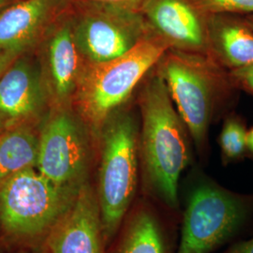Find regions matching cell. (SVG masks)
Listing matches in <instances>:
<instances>
[{"instance_id": "1", "label": "cell", "mask_w": 253, "mask_h": 253, "mask_svg": "<svg viewBox=\"0 0 253 253\" xmlns=\"http://www.w3.org/2000/svg\"><path fill=\"white\" fill-rule=\"evenodd\" d=\"M140 105L143 191L156 205L175 212L179 208V179L191 155L189 130L173 106L162 73L145 84Z\"/></svg>"}, {"instance_id": "2", "label": "cell", "mask_w": 253, "mask_h": 253, "mask_svg": "<svg viewBox=\"0 0 253 253\" xmlns=\"http://www.w3.org/2000/svg\"><path fill=\"white\" fill-rule=\"evenodd\" d=\"M140 134L134 118L109 120L101 136L99 199L105 245L118 235L136 201L139 184Z\"/></svg>"}, {"instance_id": "3", "label": "cell", "mask_w": 253, "mask_h": 253, "mask_svg": "<svg viewBox=\"0 0 253 253\" xmlns=\"http://www.w3.org/2000/svg\"><path fill=\"white\" fill-rule=\"evenodd\" d=\"M253 215V195L235 193L213 181H199L187 194L176 253H212Z\"/></svg>"}, {"instance_id": "4", "label": "cell", "mask_w": 253, "mask_h": 253, "mask_svg": "<svg viewBox=\"0 0 253 253\" xmlns=\"http://www.w3.org/2000/svg\"><path fill=\"white\" fill-rule=\"evenodd\" d=\"M168 42L144 38L126 54L93 64L78 82V104L94 127L106 122L111 113L130 96L148 71L167 50Z\"/></svg>"}, {"instance_id": "5", "label": "cell", "mask_w": 253, "mask_h": 253, "mask_svg": "<svg viewBox=\"0 0 253 253\" xmlns=\"http://www.w3.org/2000/svg\"><path fill=\"white\" fill-rule=\"evenodd\" d=\"M81 188L57 186L35 168L24 170L0 187V224L17 238L47 235Z\"/></svg>"}, {"instance_id": "6", "label": "cell", "mask_w": 253, "mask_h": 253, "mask_svg": "<svg viewBox=\"0 0 253 253\" xmlns=\"http://www.w3.org/2000/svg\"><path fill=\"white\" fill-rule=\"evenodd\" d=\"M73 25L81 54L93 64L126 54L144 39L142 18L125 5L95 2Z\"/></svg>"}, {"instance_id": "7", "label": "cell", "mask_w": 253, "mask_h": 253, "mask_svg": "<svg viewBox=\"0 0 253 253\" xmlns=\"http://www.w3.org/2000/svg\"><path fill=\"white\" fill-rule=\"evenodd\" d=\"M161 73L190 137L199 150L204 149L213 108V78L203 64L178 53L167 55Z\"/></svg>"}, {"instance_id": "8", "label": "cell", "mask_w": 253, "mask_h": 253, "mask_svg": "<svg viewBox=\"0 0 253 253\" xmlns=\"http://www.w3.org/2000/svg\"><path fill=\"white\" fill-rule=\"evenodd\" d=\"M90 149L86 135L67 113L50 119L40 135L37 169L55 185L81 188L87 181Z\"/></svg>"}, {"instance_id": "9", "label": "cell", "mask_w": 253, "mask_h": 253, "mask_svg": "<svg viewBox=\"0 0 253 253\" xmlns=\"http://www.w3.org/2000/svg\"><path fill=\"white\" fill-rule=\"evenodd\" d=\"M46 238L51 253H104L99 199L88 182L83 185L73 206Z\"/></svg>"}, {"instance_id": "10", "label": "cell", "mask_w": 253, "mask_h": 253, "mask_svg": "<svg viewBox=\"0 0 253 253\" xmlns=\"http://www.w3.org/2000/svg\"><path fill=\"white\" fill-rule=\"evenodd\" d=\"M64 0H16L0 12V49L22 52L62 9Z\"/></svg>"}, {"instance_id": "11", "label": "cell", "mask_w": 253, "mask_h": 253, "mask_svg": "<svg viewBox=\"0 0 253 253\" xmlns=\"http://www.w3.org/2000/svg\"><path fill=\"white\" fill-rule=\"evenodd\" d=\"M119 231L116 253H169L158 205L145 196L136 199Z\"/></svg>"}, {"instance_id": "12", "label": "cell", "mask_w": 253, "mask_h": 253, "mask_svg": "<svg viewBox=\"0 0 253 253\" xmlns=\"http://www.w3.org/2000/svg\"><path fill=\"white\" fill-rule=\"evenodd\" d=\"M144 9L168 43L186 49H197L205 44L201 21L186 0H147Z\"/></svg>"}, {"instance_id": "13", "label": "cell", "mask_w": 253, "mask_h": 253, "mask_svg": "<svg viewBox=\"0 0 253 253\" xmlns=\"http://www.w3.org/2000/svg\"><path fill=\"white\" fill-rule=\"evenodd\" d=\"M42 102L36 69L26 61H15L0 78V110L9 119H22L35 114Z\"/></svg>"}, {"instance_id": "14", "label": "cell", "mask_w": 253, "mask_h": 253, "mask_svg": "<svg viewBox=\"0 0 253 253\" xmlns=\"http://www.w3.org/2000/svg\"><path fill=\"white\" fill-rule=\"evenodd\" d=\"M79 53L73 24L67 21L55 30L49 46V64L54 92L60 100L67 99L79 82Z\"/></svg>"}, {"instance_id": "15", "label": "cell", "mask_w": 253, "mask_h": 253, "mask_svg": "<svg viewBox=\"0 0 253 253\" xmlns=\"http://www.w3.org/2000/svg\"><path fill=\"white\" fill-rule=\"evenodd\" d=\"M40 136L28 126L0 133V187L14 174L37 168Z\"/></svg>"}, {"instance_id": "16", "label": "cell", "mask_w": 253, "mask_h": 253, "mask_svg": "<svg viewBox=\"0 0 253 253\" xmlns=\"http://www.w3.org/2000/svg\"><path fill=\"white\" fill-rule=\"evenodd\" d=\"M217 54L227 66L235 69L253 64V30L248 23L235 20L218 22L212 32Z\"/></svg>"}, {"instance_id": "17", "label": "cell", "mask_w": 253, "mask_h": 253, "mask_svg": "<svg viewBox=\"0 0 253 253\" xmlns=\"http://www.w3.org/2000/svg\"><path fill=\"white\" fill-rule=\"evenodd\" d=\"M247 132L245 125L236 118L228 119L219 136V145L225 163L242 158L247 148Z\"/></svg>"}, {"instance_id": "18", "label": "cell", "mask_w": 253, "mask_h": 253, "mask_svg": "<svg viewBox=\"0 0 253 253\" xmlns=\"http://www.w3.org/2000/svg\"><path fill=\"white\" fill-rule=\"evenodd\" d=\"M195 3L210 12L253 13V0H195Z\"/></svg>"}, {"instance_id": "19", "label": "cell", "mask_w": 253, "mask_h": 253, "mask_svg": "<svg viewBox=\"0 0 253 253\" xmlns=\"http://www.w3.org/2000/svg\"><path fill=\"white\" fill-rule=\"evenodd\" d=\"M232 77L237 84L253 94V64L233 70Z\"/></svg>"}, {"instance_id": "20", "label": "cell", "mask_w": 253, "mask_h": 253, "mask_svg": "<svg viewBox=\"0 0 253 253\" xmlns=\"http://www.w3.org/2000/svg\"><path fill=\"white\" fill-rule=\"evenodd\" d=\"M20 54L21 53L15 51L0 49V78L9 67L17 60Z\"/></svg>"}, {"instance_id": "21", "label": "cell", "mask_w": 253, "mask_h": 253, "mask_svg": "<svg viewBox=\"0 0 253 253\" xmlns=\"http://www.w3.org/2000/svg\"><path fill=\"white\" fill-rule=\"evenodd\" d=\"M222 253H253V237L235 242Z\"/></svg>"}, {"instance_id": "22", "label": "cell", "mask_w": 253, "mask_h": 253, "mask_svg": "<svg viewBox=\"0 0 253 253\" xmlns=\"http://www.w3.org/2000/svg\"><path fill=\"white\" fill-rule=\"evenodd\" d=\"M91 2H99V3H106V4H118V5H125L132 0H87Z\"/></svg>"}, {"instance_id": "23", "label": "cell", "mask_w": 253, "mask_h": 253, "mask_svg": "<svg viewBox=\"0 0 253 253\" xmlns=\"http://www.w3.org/2000/svg\"><path fill=\"white\" fill-rule=\"evenodd\" d=\"M247 148L253 154V126L247 132Z\"/></svg>"}, {"instance_id": "24", "label": "cell", "mask_w": 253, "mask_h": 253, "mask_svg": "<svg viewBox=\"0 0 253 253\" xmlns=\"http://www.w3.org/2000/svg\"><path fill=\"white\" fill-rule=\"evenodd\" d=\"M8 120H9V118L0 110V133H1L2 130L5 128Z\"/></svg>"}, {"instance_id": "25", "label": "cell", "mask_w": 253, "mask_h": 253, "mask_svg": "<svg viewBox=\"0 0 253 253\" xmlns=\"http://www.w3.org/2000/svg\"><path fill=\"white\" fill-rule=\"evenodd\" d=\"M16 0H0V12L3 9H6L7 7H9L10 4L14 3Z\"/></svg>"}, {"instance_id": "26", "label": "cell", "mask_w": 253, "mask_h": 253, "mask_svg": "<svg viewBox=\"0 0 253 253\" xmlns=\"http://www.w3.org/2000/svg\"><path fill=\"white\" fill-rule=\"evenodd\" d=\"M247 23L249 24V26H250V27L253 28V19H252V20H250V21H249V22H247Z\"/></svg>"}]
</instances>
